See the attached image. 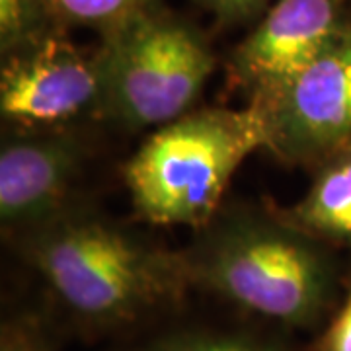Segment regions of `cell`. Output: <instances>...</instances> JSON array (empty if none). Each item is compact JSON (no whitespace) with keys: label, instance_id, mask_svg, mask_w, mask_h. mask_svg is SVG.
Returning <instances> with one entry per match:
<instances>
[{"label":"cell","instance_id":"cell-13","mask_svg":"<svg viewBox=\"0 0 351 351\" xmlns=\"http://www.w3.org/2000/svg\"><path fill=\"white\" fill-rule=\"evenodd\" d=\"M0 351H53L36 318L16 316L2 324Z\"/></svg>","mask_w":351,"mask_h":351},{"label":"cell","instance_id":"cell-4","mask_svg":"<svg viewBox=\"0 0 351 351\" xmlns=\"http://www.w3.org/2000/svg\"><path fill=\"white\" fill-rule=\"evenodd\" d=\"M104 108L133 129L186 115L213 71V57L188 27L133 16L101 55Z\"/></svg>","mask_w":351,"mask_h":351},{"label":"cell","instance_id":"cell-14","mask_svg":"<svg viewBox=\"0 0 351 351\" xmlns=\"http://www.w3.org/2000/svg\"><path fill=\"white\" fill-rule=\"evenodd\" d=\"M322 351H351V285L320 343Z\"/></svg>","mask_w":351,"mask_h":351},{"label":"cell","instance_id":"cell-3","mask_svg":"<svg viewBox=\"0 0 351 351\" xmlns=\"http://www.w3.org/2000/svg\"><path fill=\"white\" fill-rule=\"evenodd\" d=\"M189 279L228 302L283 326L320 320L332 295V274L313 239L291 225L242 221L219 230Z\"/></svg>","mask_w":351,"mask_h":351},{"label":"cell","instance_id":"cell-9","mask_svg":"<svg viewBox=\"0 0 351 351\" xmlns=\"http://www.w3.org/2000/svg\"><path fill=\"white\" fill-rule=\"evenodd\" d=\"M287 225L308 237L351 242V149L318 174Z\"/></svg>","mask_w":351,"mask_h":351},{"label":"cell","instance_id":"cell-1","mask_svg":"<svg viewBox=\"0 0 351 351\" xmlns=\"http://www.w3.org/2000/svg\"><path fill=\"white\" fill-rule=\"evenodd\" d=\"M32 260L64 308L94 328L137 322L178 301L189 279L186 263L86 217L47 226L32 244Z\"/></svg>","mask_w":351,"mask_h":351},{"label":"cell","instance_id":"cell-2","mask_svg":"<svg viewBox=\"0 0 351 351\" xmlns=\"http://www.w3.org/2000/svg\"><path fill=\"white\" fill-rule=\"evenodd\" d=\"M265 143L254 106L186 113L158 127L127 164L133 207L154 225H205L240 164Z\"/></svg>","mask_w":351,"mask_h":351},{"label":"cell","instance_id":"cell-12","mask_svg":"<svg viewBox=\"0 0 351 351\" xmlns=\"http://www.w3.org/2000/svg\"><path fill=\"white\" fill-rule=\"evenodd\" d=\"M41 12H47L43 0H0L2 49L14 51L29 45Z\"/></svg>","mask_w":351,"mask_h":351},{"label":"cell","instance_id":"cell-11","mask_svg":"<svg viewBox=\"0 0 351 351\" xmlns=\"http://www.w3.org/2000/svg\"><path fill=\"white\" fill-rule=\"evenodd\" d=\"M145 0H43L45 10L66 22L123 24L137 16Z\"/></svg>","mask_w":351,"mask_h":351},{"label":"cell","instance_id":"cell-7","mask_svg":"<svg viewBox=\"0 0 351 351\" xmlns=\"http://www.w3.org/2000/svg\"><path fill=\"white\" fill-rule=\"evenodd\" d=\"M334 0H279L237 55L254 101L267 100L339 38Z\"/></svg>","mask_w":351,"mask_h":351},{"label":"cell","instance_id":"cell-6","mask_svg":"<svg viewBox=\"0 0 351 351\" xmlns=\"http://www.w3.org/2000/svg\"><path fill=\"white\" fill-rule=\"evenodd\" d=\"M104 106L100 61L63 39L34 41L10 57L0 76V112L22 125H57Z\"/></svg>","mask_w":351,"mask_h":351},{"label":"cell","instance_id":"cell-15","mask_svg":"<svg viewBox=\"0 0 351 351\" xmlns=\"http://www.w3.org/2000/svg\"><path fill=\"white\" fill-rule=\"evenodd\" d=\"M213 2L226 12H246L254 6H258L262 0H213Z\"/></svg>","mask_w":351,"mask_h":351},{"label":"cell","instance_id":"cell-10","mask_svg":"<svg viewBox=\"0 0 351 351\" xmlns=\"http://www.w3.org/2000/svg\"><path fill=\"white\" fill-rule=\"evenodd\" d=\"M143 351H291L274 339L242 332L186 330L156 338Z\"/></svg>","mask_w":351,"mask_h":351},{"label":"cell","instance_id":"cell-16","mask_svg":"<svg viewBox=\"0 0 351 351\" xmlns=\"http://www.w3.org/2000/svg\"><path fill=\"white\" fill-rule=\"evenodd\" d=\"M350 149H351V147H350Z\"/></svg>","mask_w":351,"mask_h":351},{"label":"cell","instance_id":"cell-8","mask_svg":"<svg viewBox=\"0 0 351 351\" xmlns=\"http://www.w3.org/2000/svg\"><path fill=\"white\" fill-rule=\"evenodd\" d=\"M75 138L47 135L10 141L0 152V219L8 226L51 219L80 166Z\"/></svg>","mask_w":351,"mask_h":351},{"label":"cell","instance_id":"cell-5","mask_svg":"<svg viewBox=\"0 0 351 351\" xmlns=\"http://www.w3.org/2000/svg\"><path fill=\"white\" fill-rule=\"evenodd\" d=\"M262 113L265 147L295 162L316 160L351 138V32L318 55L267 100L252 104Z\"/></svg>","mask_w":351,"mask_h":351}]
</instances>
